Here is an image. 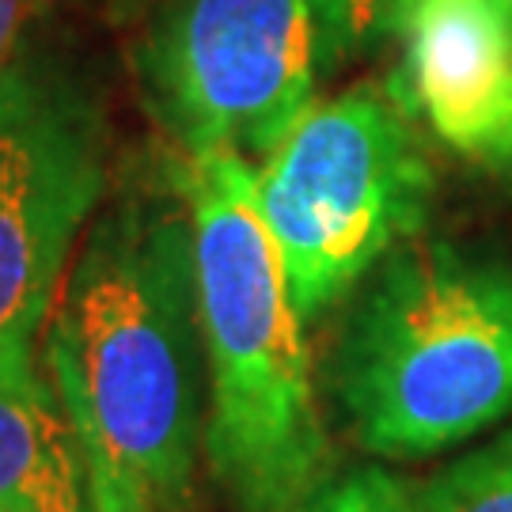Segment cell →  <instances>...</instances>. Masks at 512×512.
I'll list each match as a JSON object with an SVG mask.
<instances>
[{"mask_svg": "<svg viewBox=\"0 0 512 512\" xmlns=\"http://www.w3.org/2000/svg\"><path fill=\"white\" fill-rule=\"evenodd\" d=\"M38 8L42 0H0V73L19 57V38Z\"/></svg>", "mask_w": 512, "mask_h": 512, "instance_id": "4fadbf2b", "label": "cell"}, {"mask_svg": "<svg viewBox=\"0 0 512 512\" xmlns=\"http://www.w3.org/2000/svg\"><path fill=\"white\" fill-rule=\"evenodd\" d=\"M0 512H4V509H0Z\"/></svg>", "mask_w": 512, "mask_h": 512, "instance_id": "2e32d148", "label": "cell"}, {"mask_svg": "<svg viewBox=\"0 0 512 512\" xmlns=\"http://www.w3.org/2000/svg\"><path fill=\"white\" fill-rule=\"evenodd\" d=\"M406 4L410 0H311L319 27V65L334 69L387 35H399Z\"/></svg>", "mask_w": 512, "mask_h": 512, "instance_id": "30bf717a", "label": "cell"}, {"mask_svg": "<svg viewBox=\"0 0 512 512\" xmlns=\"http://www.w3.org/2000/svg\"><path fill=\"white\" fill-rule=\"evenodd\" d=\"M0 509L95 512L73 414L35 365H0Z\"/></svg>", "mask_w": 512, "mask_h": 512, "instance_id": "ba28073f", "label": "cell"}, {"mask_svg": "<svg viewBox=\"0 0 512 512\" xmlns=\"http://www.w3.org/2000/svg\"><path fill=\"white\" fill-rule=\"evenodd\" d=\"M399 35L406 107L482 160L512 107V16L497 0H410Z\"/></svg>", "mask_w": 512, "mask_h": 512, "instance_id": "52a82bcc", "label": "cell"}, {"mask_svg": "<svg viewBox=\"0 0 512 512\" xmlns=\"http://www.w3.org/2000/svg\"><path fill=\"white\" fill-rule=\"evenodd\" d=\"M414 512H512V421L414 486Z\"/></svg>", "mask_w": 512, "mask_h": 512, "instance_id": "9c48e42d", "label": "cell"}, {"mask_svg": "<svg viewBox=\"0 0 512 512\" xmlns=\"http://www.w3.org/2000/svg\"><path fill=\"white\" fill-rule=\"evenodd\" d=\"M497 4H501V8H505V12L512 16V0H497Z\"/></svg>", "mask_w": 512, "mask_h": 512, "instance_id": "9a60e30c", "label": "cell"}, {"mask_svg": "<svg viewBox=\"0 0 512 512\" xmlns=\"http://www.w3.org/2000/svg\"><path fill=\"white\" fill-rule=\"evenodd\" d=\"M61 395V391H57ZM69 406V403H65ZM76 425V437L84 448V463H88V486H92V509L95 512H160L148 494L133 482L126 467L107 452V444L99 440V433L92 429V421L84 418L76 406H69Z\"/></svg>", "mask_w": 512, "mask_h": 512, "instance_id": "7c38bea8", "label": "cell"}, {"mask_svg": "<svg viewBox=\"0 0 512 512\" xmlns=\"http://www.w3.org/2000/svg\"><path fill=\"white\" fill-rule=\"evenodd\" d=\"M179 190L194 224L213 475L239 512H293L334 478V452L258 167L236 152L186 156Z\"/></svg>", "mask_w": 512, "mask_h": 512, "instance_id": "7a4b0ae2", "label": "cell"}, {"mask_svg": "<svg viewBox=\"0 0 512 512\" xmlns=\"http://www.w3.org/2000/svg\"><path fill=\"white\" fill-rule=\"evenodd\" d=\"M293 512H414V486L384 467H357L323 482Z\"/></svg>", "mask_w": 512, "mask_h": 512, "instance_id": "8fae6325", "label": "cell"}, {"mask_svg": "<svg viewBox=\"0 0 512 512\" xmlns=\"http://www.w3.org/2000/svg\"><path fill=\"white\" fill-rule=\"evenodd\" d=\"M107 186V126L92 88L54 57L0 73V365H35L69 255Z\"/></svg>", "mask_w": 512, "mask_h": 512, "instance_id": "8992f818", "label": "cell"}, {"mask_svg": "<svg viewBox=\"0 0 512 512\" xmlns=\"http://www.w3.org/2000/svg\"><path fill=\"white\" fill-rule=\"evenodd\" d=\"M311 0H167L137 46L152 118L186 156L266 160L315 107Z\"/></svg>", "mask_w": 512, "mask_h": 512, "instance_id": "5b68a950", "label": "cell"}, {"mask_svg": "<svg viewBox=\"0 0 512 512\" xmlns=\"http://www.w3.org/2000/svg\"><path fill=\"white\" fill-rule=\"evenodd\" d=\"M478 164L494 167V171H501V175H509L512 179V107H509V118H505L501 133L494 137V145L482 152V160H478Z\"/></svg>", "mask_w": 512, "mask_h": 512, "instance_id": "5bb4252c", "label": "cell"}, {"mask_svg": "<svg viewBox=\"0 0 512 512\" xmlns=\"http://www.w3.org/2000/svg\"><path fill=\"white\" fill-rule=\"evenodd\" d=\"M334 399L380 459H425L512 418V258L406 239L361 281Z\"/></svg>", "mask_w": 512, "mask_h": 512, "instance_id": "3957f363", "label": "cell"}, {"mask_svg": "<svg viewBox=\"0 0 512 512\" xmlns=\"http://www.w3.org/2000/svg\"><path fill=\"white\" fill-rule=\"evenodd\" d=\"M198 330L186 194L183 205L145 194L114 202L61 281L46 361L61 399L160 512L194 505Z\"/></svg>", "mask_w": 512, "mask_h": 512, "instance_id": "6da1fadb", "label": "cell"}, {"mask_svg": "<svg viewBox=\"0 0 512 512\" xmlns=\"http://www.w3.org/2000/svg\"><path fill=\"white\" fill-rule=\"evenodd\" d=\"M258 202L289 296L311 323L418 236L433 167L403 103L365 84L296 122L258 167Z\"/></svg>", "mask_w": 512, "mask_h": 512, "instance_id": "277c9868", "label": "cell"}]
</instances>
